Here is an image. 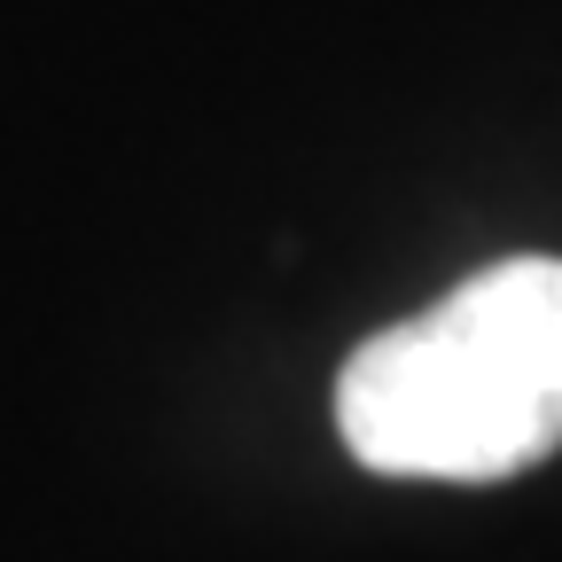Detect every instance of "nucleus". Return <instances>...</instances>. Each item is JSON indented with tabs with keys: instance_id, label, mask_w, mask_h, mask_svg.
<instances>
[{
	"instance_id": "obj_1",
	"label": "nucleus",
	"mask_w": 562,
	"mask_h": 562,
	"mask_svg": "<svg viewBox=\"0 0 562 562\" xmlns=\"http://www.w3.org/2000/svg\"><path fill=\"white\" fill-rule=\"evenodd\" d=\"M344 453L375 476L492 484L562 446V258H501L336 375Z\"/></svg>"
}]
</instances>
